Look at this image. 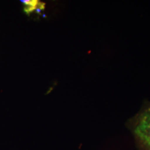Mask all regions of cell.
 <instances>
[{
	"label": "cell",
	"mask_w": 150,
	"mask_h": 150,
	"mask_svg": "<svg viewBox=\"0 0 150 150\" xmlns=\"http://www.w3.org/2000/svg\"><path fill=\"white\" fill-rule=\"evenodd\" d=\"M134 132L142 144L150 150V107L140 116Z\"/></svg>",
	"instance_id": "obj_1"
},
{
	"label": "cell",
	"mask_w": 150,
	"mask_h": 150,
	"mask_svg": "<svg viewBox=\"0 0 150 150\" xmlns=\"http://www.w3.org/2000/svg\"><path fill=\"white\" fill-rule=\"evenodd\" d=\"M23 2L26 7L25 10L27 12L35 10L38 6H42V4L40 5V3L38 1H25Z\"/></svg>",
	"instance_id": "obj_2"
}]
</instances>
